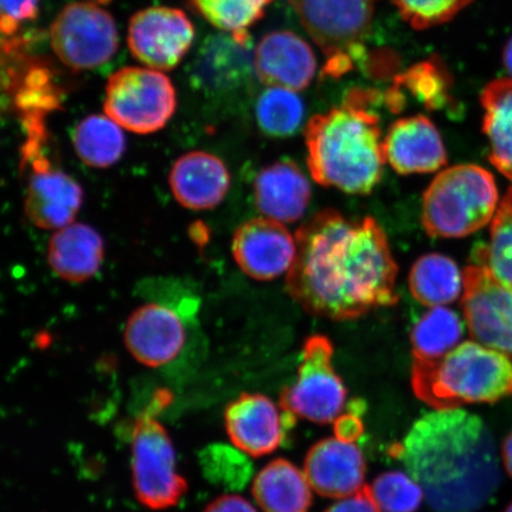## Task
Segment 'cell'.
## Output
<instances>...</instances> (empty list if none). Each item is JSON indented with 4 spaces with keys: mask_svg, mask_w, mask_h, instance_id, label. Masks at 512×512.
<instances>
[{
    "mask_svg": "<svg viewBox=\"0 0 512 512\" xmlns=\"http://www.w3.org/2000/svg\"><path fill=\"white\" fill-rule=\"evenodd\" d=\"M252 494L264 512H309L312 486L306 473L286 459H274L256 475Z\"/></svg>",
    "mask_w": 512,
    "mask_h": 512,
    "instance_id": "cb8c5ba5",
    "label": "cell"
},
{
    "mask_svg": "<svg viewBox=\"0 0 512 512\" xmlns=\"http://www.w3.org/2000/svg\"><path fill=\"white\" fill-rule=\"evenodd\" d=\"M294 418L281 405L262 394H241L224 412L230 441L254 458L268 456L284 444Z\"/></svg>",
    "mask_w": 512,
    "mask_h": 512,
    "instance_id": "5bb4252c",
    "label": "cell"
},
{
    "mask_svg": "<svg viewBox=\"0 0 512 512\" xmlns=\"http://www.w3.org/2000/svg\"><path fill=\"white\" fill-rule=\"evenodd\" d=\"M273 0H191L192 5L215 28L229 34L249 36L248 29L265 15Z\"/></svg>",
    "mask_w": 512,
    "mask_h": 512,
    "instance_id": "d6a6232c",
    "label": "cell"
},
{
    "mask_svg": "<svg viewBox=\"0 0 512 512\" xmlns=\"http://www.w3.org/2000/svg\"><path fill=\"white\" fill-rule=\"evenodd\" d=\"M104 108L107 117L127 131L155 133L175 113V88L155 69L123 68L107 82Z\"/></svg>",
    "mask_w": 512,
    "mask_h": 512,
    "instance_id": "9c48e42d",
    "label": "cell"
},
{
    "mask_svg": "<svg viewBox=\"0 0 512 512\" xmlns=\"http://www.w3.org/2000/svg\"><path fill=\"white\" fill-rule=\"evenodd\" d=\"M121 128L107 115H89L73 132L76 155L91 168H110L125 152L126 139Z\"/></svg>",
    "mask_w": 512,
    "mask_h": 512,
    "instance_id": "83f0119b",
    "label": "cell"
},
{
    "mask_svg": "<svg viewBox=\"0 0 512 512\" xmlns=\"http://www.w3.org/2000/svg\"><path fill=\"white\" fill-rule=\"evenodd\" d=\"M480 100L491 163L512 182V79L492 81L484 88Z\"/></svg>",
    "mask_w": 512,
    "mask_h": 512,
    "instance_id": "484cf974",
    "label": "cell"
},
{
    "mask_svg": "<svg viewBox=\"0 0 512 512\" xmlns=\"http://www.w3.org/2000/svg\"><path fill=\"white\" fill-rule=\"evenodd\" d=\"M326 61L325 76L339 78L364 55L373 0H288Z\"/></svg>",
    "mask_w": 512,
    "mask_h": 512,
    "instance_id": "8992f818",
    "label": "cell"
},
{
    "mask_svg": "<svg viewBox=\"0 0 512 512\" xmlns=\"http://www.w3.org/2000/svg\"><path fill=\"white\" fill-rule=\"evenodd\" d=\"M374 98L355 89L343 105L315 115L307 124V165L318 184L367 195L380 183L387 162L380 119L369 108Z\"/></svg>",
    "mask_w": 512,
    "mask_h": 512,
    "instance_id": "3957f363",
    "label": "cell"
},
{
    "mask_svg": "<svg viewBox=\"0 0 512 512\" xmlns=\"http://www.w3.org/2000/svg\"><path fill=\"white\" fill-rule=\"evenodd\" d=\"M232 251L236 264L248 277L270 281L290 272L297 243L284 223L258 217L236 229Z\"/></svg>",
    "mask_w": 512,
    "mask_h": 512,
    "instance_id": "2e32d148",
    "label": "cell"
},
{
    "mask_svg": "<svg viewBox=\"0 0 512 512\" xmlns=\"http://www.w3.org/2000/svg\"><path fill=\"white\" fill-rule=\"evenodd\" d=\"M383 151L386 162L400 175L431 174L447 163L444 140L424 115L395 121L383 138Z\"/></svg>",
    "mask_w": 512,
    "mask_h": 512,
    "instance_id": "ffe728a7",
    "label": "cell"
},
{
    "mask_svg": "<svg viewBox=\"0 0 512 512\" xmlns=\"http://www.w3.org/2000/svg\"><path fill=\"white\" fill-rule=\"evenodd\" d=\"M195 29L182 10L149 8L137 12L128 27V47L151 69L171 70L187 55Z\"/></svg>",
    "mask_w": 512,
    "mask_h": 512,
    "instance_id": "4fadbf2b",
    "label": "cell"
},
{
    "mask_svg": "<svg viewBox=\"0 0 512 512\" xmlns=\"http://www.w3.org/2000/svg\"><path fill=\"white\" fill-rule=\"evenodd\" d=\"M47 256L51 270L61 279L82 283L100 271L105 258V243L88 224L73 222L55 230Z\"/></svg>",
    "mask_w": 512,
    "mask_h": 512,
    "instance_id": "603a6c76",
    "label": "cell"
},
{
    "mask_svg": "<svg viewBox=\"0 0 512 512\" xmlns=\"http://www.w3.org/2000/svg\"><path fill=\"white\" fill-rule=\"evenodd\" d=\"M414 29L437 27L456 17L473 0H390Z\"/></svg>",
    "mask_w": 512,
    "mask_h": 512,
    "instance_id": "836d02e7",
    "label": "cell"
},
{
    "mask_svg": "<svg viewBox=\"0 0 512 512\" xmlns=\"http://www.w3.org/2000/svg\"><path fill=\"white\" fill-rule=\"evenodd\" d=\"M324 512H377L366 489L344 498L330 505Z\"/></svg>",
    "mask_w": 512,
    "mask_h": 512,
    "instance_id": "d590c367",
    "label": "cell"
},
{
    "mask_svg": "<svg viewBox=\"0 0 512 512\" xmlns=\"http://www.w3.org/2000/svg\"><path fill=\"white\" fill-rule=\"evenodd\" d=\"M464 323L447 306L432 307L411 332L414 361L432 362L457 348L464 336Z\"/></svg>",
    "mask_w": 512,
    "mask_h": 512,
    "instance_id": "4316f807",
    "label": "cell"
},
{
    "mask_svg": "<svg viewBox=\"0 0 512 512\" xmlns=\"http://www.w3.org/2000/svg\"><path fill=\"white\" fill-rule=\"evenodd\" d=\"M197 311L198 302L190 296L177 303L152 299L139 306L125 326L127 350L143 366H169L187 348Z\"/></svg>",
    "mask_w": 512,
    "mask_h": 512,
    "instance_id": "30bf717a",
    "label": "cell"
},
{
    "mask_svg": "<svg viewBox=\"0 0 512 512\" xmlns=\"http://www.w3.org/2000/svg\"><path fill=\"white\" fill-rule=\"evenodd\" d=\"M504 512H512V503L509 505L507 509L504 510Z\"/></svg>",
    "mask_w": 512,
    "mask_h": 512,
    "instance_id": "60d3db41",
    "label": "cell"
},
{
    "mask_svg": "<svg viewBox=\"0 0 512 512\" xmlns=\"http://www.w3.org/2000/svg\"><path fill=\"white\" fill-rule=\"evenodd\" d=\"M408 286L416 302L428 309L447 306L462 299L464 272L446 255L426 254L414 262Z\"/></svg>",
    "mask_w": 512,
    "mask_h": 512,
    "instance_id": "d4e9b609",
    "label": "cell"
},
{
    "mask_svg": "<svg viewBox=\"0 0 512 512\" xmlns=\"http://www.w3.org/2000/svg\"><path fill=\"white\" fill-rule=\"evenodd\" d=\"M396 91H408L430 110L445 108L451 100V80L438 60L425 61L396 78Z\"/></svg>",
    "mask_w": 512,
    "mask_h": 512,
    "instance_id": "1f68e13d",
    "label": "cell"
},
{
    "mask_svg": "<svg viewBox=\"0 0 512 512\" xmlns=\"http://www.w3.org/2000/svg\"><path fill=\"white\" fill-rule=\"evenodd\" d=\"M398 456L437 512H473L495 494L499 466L484 422L460 408L437 409L415 422Z\"/></svg>",
    "mask_w": 512,
    "mask_h": 512,
    "instance_id": "7a4b0ae2",
    "label": "cell"
},
{
    "mask_svg": "<svg viewBox=\"0 0 512 512\" xmlns=\"http://www.w3.org/2000/svg\"><path fill=\"white\" fill-rule=\"evenodd\" d=\"M203 512H258L251 502L238 495H224L211 502Z\"/></svg>",
    "mask_w": 512,
    "mask_h": 512,
    "instance_id": "74e56055",
    "label": "cell"
},
{
    "mask_svg": "<svg viewBox=\"0 0 512 512\" xmlns=\"http://www.w3.org/2000/svg\"><path fill=\"white\" fill-rule=\"evenodd\" d=\"M412 387L435 409L496 403L512 396V358L472 339L437 361H414Z\"/></svg>",
    "mask_w": 512,
    "mask_h": 512,
    "instance_id": "277c9868",
    "label": "cell"
},
{
    "mask_svg": "<svg viewBox=\"0 0 512 512\" xmlns=\"http://www.w3.org/2000/svg\"><path fill=\"white\" fill-rule=\"evenodd\" d=\"M294 238L297 253L286 286L307 313L344 322L399 302L398 264L374 217L320 211Z\"/></svg>",
    "mask_w": 512,
    "mask_h": 512,
    "instance_id": "6da1fadb",
    "label": "cell"
},
{
    "mask_svg": "<svg viewBox=\"0 0 512 512\" xmlns=\"http://www.w3.org/2000/svg\"><path fill=\"white\" fill-rule=\"evenodd\" d=\"M40 144L25 145L24 153L32 158L24 211L29 221L41 229H61L73 223L82 207L81 185L66 172L55 169L38 156Z\"/></svg>",
    "mask_w": 512,
    "mask_h": 512,
    "instance_id": "9a60e30c",
    "label": "cell"
},
{
    "mask_svg": "<svg viewBox=\"0 0 512 512\" xmlns=\"http://www.w3.org/2000/svg\"><path fill=\"white\" fill-rule=\"evenodd\" d=\"M50 41L60 61L76 70L102 66L119 46L113 17L92 3L67 5L51 25Z\"/></svg>",
    "mask_w": 512,
    "mask_h": 512,
    "instance_id": "8fae6325",
    "label": "cell"
},
{
    "mask_svg": "<svg viewBox=\"0 0 512 512\" xmlns=\"http://www.w3.org/2000/svg\"><path fill=\"white\" fill-rule=\"evenodd\" d=\"M304 114L303 100L291 89L268 87L256 102V120L268 136H291L302 125Z\"/></svg>",
    "mask_w": 512,
    "mask_h": 512,
    "instance_id": "f546056e",
    "label": "cell"
},
{
    "mask_svg": "<svg viewBox=\"0 0 512 512\" xmlns=\"http://www.w3.org/2000/svg\"><path fill=\"white\" fill-rule=\"evenodd\" d=\"M253 60L255 73L262 83L294 92L309 87L317 70V59L309 43L286 30L262 37Z\"/></svg>",
    "mask_w": 512,
    "mask_h": 512,
    "instance_id": "d6986e66",
    "label": "cell"
},
{
    "mask_svg": "<svg viewBox=\"0 0 512 512\" xmlns=\"http://www.w3.org/2000/svg\"><path fill=\"white\" fill-rule=\"evenodd\" d=\"M502 460L505 471L512 478V431L505 438L502 446Z\"/></svg>",
    "mask_w": 512,
    "mask_h": 512,
    "instance_id": "f35d334b",
    "label": "cell"
},
{
    "mask_svg": "<svg viewBox=\"0 0 512 512\" xmlns=\"http://www.w3.org/2000/svg\"><path fill=\"white\" fill-rule=\"evenodd\" d=\"M475 264L486 268L502 284L512 286V188L492 219L489 242L476 249Z\"/></svg>",
    "mask_w": 512,
    "mask_h": 512,
    "instance_id": "f1b7e54d",
    "label": "cell"
},
{
    "mask_svg": "<svg viewBox=\"0 0 512 512\" xmlns=\"http://www.w3.org/2000/svg\"><path fill=\"white\" fill-rule=\"evenodd\" d=\"M307 479L320 496L344 498L363 490L367 465L355 441L331 437L318 441L305 459Z\"/></svg>",
    "mask_w": 512,
    "mask_h": 512,
    "instance_id": "ac0fdd59",
    "label": "cell"
},
{
    "mask_svg": "<svg viewBox=\"0 0 512 512\" xmlns=\"http://www.w3.org/2000/svg\"><path fill=\"white\" fill-rule=\"evenodd\" d=\"M249 36H208L191 63L192 85L210 95H224L245 86L252 73Z\"/></svg>",
    "mask_w": 512,
    "mask_h": 512,
    "instance_id": "e0dca14e",
    "label": "cell"
},
{
    "mask_svg": "<svg viewBox=\"0 0 512 512\" xmlns=\"http://www.w3.org/2000/svg\"><path fill=\"white\" fill-rule=\"evenodd\" d=\"M503 63L505 69H507V72L510 75V79H512V37L504 48Z\"/></svg>",
    "mask_w": 512,
    "mask_h": 512,
    "instance_id": "ab89813d",
    "label": "cell"
},
{
    "mask_svg": "<svg viewBox=\"0 0 512 512\" xmlns=\"http://www.w3.org/2000/svg\"><path fill=\"white\" fill-rule=\"evenodd\" d=\"M498 206L496 181L488 170L475 164L454 165L428 185L421 222L431 238H465L492 221Z\"/></svg>",
    "mask_w": 512,
    "mask_h": 512,
    "instance_id": "5b68a950",
    "label": "cell"
},
{
    "mask_svg": "<svg viewBox=\"0 0 512 512\" xmlns=\"http://www.w3.org/2000/svg\"><path fill=\"white\" fill-rule=\"evenodd\" d=\"M366 491L377 512H418L426 498L418 480L398 470L377 476Z\"/></svg>",
    "mask_w": 512,
    "mask_h": 512,
    "instance_id": "4dcf8cb0",
    "label": "cell"
},
{
    "mask_svg": "<svg viewBox=\"0 0 512 512\" xmlns=\"http://www.w3.org/2000/svg\"><path fill=\"white\" fill-rule=\"evenodd\" d=\"M311 187L296 163L290 160L267 166L254 182V200L262 216L281 223H293L305 214Z\"/></svg>",
    "mask_w": 512,
    "mask_h": 512,
    "instance_id": "7402d4cb",
    "label": "cell"
},
{
    "mask_svg": "<svg viewBox=\"0 0 512 512\" xmlns=\"http://www.w3.org/2000/svg\"><path fill=\"white\" fill-rule=\"evenodd\" d=\"M460 305L473 341L512 358V286L472 264L464 271Z\"/></svg>",
    "mask_w": 512,
    "mask_h": 512,
    "instance_id": "7c38bea8",
    "label": "cell"
},
{
    "mask_svg": "<svg viewBox=\"0 0 512 512\" xmlns=\"http://www.w3.org/2000/svg\"><path fill=\"white\" fill-rule=\"evenodd\" d=\"M175 200L189 210L214 209L227 196L230 175L222 160L211 153L192 151L176 160L170 172Z\"/></svg>",
    "mask_w": 512,
    "mask_h": 512,
    "instance_id": "44dd1931",
    "label": "cell"
},
{
    "mask_svg": "<svg viewBox=\"0 0 512 512\" xmlns=\"http://www.w3.org/2000/svg\"><path fill=\"white\" fill-rule=\"evenodd\" d=\"M2 21L0 28L4 36H14L19 25L32 21L38 14V0H0Z\"/></svg>",
    "mask_w": 512,
    "mask_h": 512,
    "instance_id": "e575fe53",
    "label": "cell"
},
{
    "mask_svg": "<svg viewBox=\"0 0 512 512\" xmlns=\"http://www.w3.org/2000/svg\"><path fill=\"white\" fill-rule=\"evenodd\" d=\"M334 345L328 337L306 339L296 382L284 389L280 405L296 418L332 424L348 405V390L334 367Z\"/></svg>",
    "mask_w": 512,
    "mask_h": 512,
    "instance_id": "ba28073f",
    "label": "cell"
},
{
    "mask_svg": "<svg viewBox=\"0 0 512 512\" xmlns=\"http://www.w3.org/2000/svg\"><path fill=\"white\" fill-rule=\"evenodd\" d=\"M132 478L138 501L151 510L174 508L188 492L187 480L177 470L170 435L149 413L134 421Z\"/></svg>",
    "mask_w": 512,
    "mask_h": 512,
    "instance_id": "52a82bcc",
    "label": "cell"
},
{
    "mask_svg": "<svg viewBox=\"0 0 512 512\" xmlns=\"http://www.w3.org/2000/svg\"><path fill=\"white\" fill-rule=\"evenodd\" d=\"M360 412L356 413L355 409H352V411L350 409L347 414L339 416L335 421L336 437L350 441H355L360 437L363 431Z\"/></svg>",
    "mask_w": 512,
    "mask_h": 512,
    "instance_id": "8d00e7d4",
    "label": "cell"
}]
</instances>
